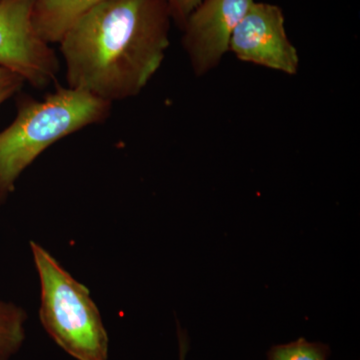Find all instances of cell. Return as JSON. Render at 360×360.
<instances>
[{
	"mask_svg": "<svg viewBox=\"0 0 360 360\" xmlns=\"http://www.w3.org/2000/svg\"><path fill=\"white\" fill-rule=\"evenodd\" d=\"M167 0H105L68 28L60 44L68 87L112 103L137 96L169 39Z\"/></svg>",
	"mask_w": 360,
	"mask_h": 360,
	"instance_id": "6da1fadb",
	"label": "cell"
},
{
	"mask_svg": "<svg viewBox=\"0 0 360 360\" xmlns=\"http://www.w3.org/2000/svg\"><path fill=\"white\" fill-rule=\"evenodd\" d=\"M111 103L71 87H58L44 101L25 99L13 122L0 132V205L20 174L54 142L106 120Z\"/></svg>",
	"mask_w": 360,
	"mask_h": 360,
	"instance_id": "7a4b0ae2",
	"label": "cell"
},
{
	"mask_svg": "<svg viewBox=\"0 0 360 360\" xmlns=\"http://www.w3.org/2000/svg\"><path fill=\"white\" fill-rule=\"evenodd\" d=\"M30 246L39 276V317L45 330L77 360H108V333L89 288L44 248L35 243Z\"/></svg>",
	"mask_w": 360,
	"mask_h": 360,
	"instance_id": "3957f363",
	"label": "cell"
},
{
	"mask_svg": "<svg viewBox=\"0 0 360 360\" xmlns=\"http://www.w3.org/2000/svg\"><path fill=\"white\" fill-rule=\"evenodd\" d=\"M35 0H0V68L15 73L37 89L51 84L58 60L33 26Z\"/></svg>",
	"mask_w": 360,
	"mask_h": 360,
	"instance_id": "277c9868",
	"label": "cell"
},
{
	"mask_svg": "<svg viewBox=\"0 0 360 360\" xmlns=\"http://www.w3.org/2000/svg\"><path fill=\"white\" fill-rule=\"evenodd\" d=\"M229 49L241 60L295 75L300 58L278 6L253 2L232 33Z\"/></svg>",
	"mask_w": 360,
	"mask_h": 360,
	"instance_id": "5b68a950",
	"label": "cell"
},
{
	"mask_svg": "<svg viewBox=\"0 0 360 360\" xmlns=\"http://www.w3.org/2000/svg\"><path fill=\"white\" fill-rule=\"evenodd\" d=\"M253 0H202L184 22V44L196 75L215 68Z\"/></svg>",
	"mask_w": 360,
	"mask_h": 360,
	"instance_id": "8992f818",
	"label": "cell"
},
{
	"mask_svg": "<svg viewBox=\"0 0 360 360\" xmlns=\"http://www.w3.org/2000/svg\"><path fill=\"white\" fill-rule=\"evenodd\" d=\"M105 0H35L32 21L35 32L46 44L60 41L73 23Z\"/></svg>",
	"mask_w": 360,
	"mask_h": 360,
	"instance_id": "52a82bcc",
	"label": "cell"
},
{
	"mask_svg": "<svg viewBox=\"0 0 360 360\" xmlns=\"http://www.w3.org/2000/svg\"><path fill=\"white\" fill-rule=\"evenodd\" d=\"M27 315L13 303L0 302V360H9L25 340Z\"/></svg>",
	"mask_w": 360,
	"mask_h": 360,
	"instance_id": "ba28073f",
	"label": "cell"
},
{
	"mask_svg": "<svg viewBox=\"0 0 360 360\" xmlns=\"http://www.w3.org/2000/svg\"><path fill=\"white\" fill-rule=\"evenodd\" d=\"M330 349L326 345L309 342L302 338L288 345H276L269 350V360H328Z\"/></svg>",
	"mask_w": 360,
	"mask_h": 360,
	"instance_id": "9c48e42d",
	"label": "cell"
},
{
	"mask_svg": "<svg viewBox=\"0 0 360 360\" xmlns=\"http://www.w3.org/2000/svg\"><path fill=\"white\" fill-rule=\"evenodd\" d=\"M170 13L175 20L184 25L187 18L191 15L202 0H167Z\"/></svg>",
	"mask_w": 360,
	"mask_h": 360,
	"instance_id": "30bf717a",
	"label": "cell"
},
{
	"mask_svg": "<svg viewBox=\"0 0 360 360\" xmlns=\"http://www.w3.org/2000/svg\"><path fill=\"white\" fill-rule=\"evenodd\" d=\"M22 78L15 73L0 68V90L7 89H20L23 84Z\"/></svg>",
	"mask_w": 360,
	"mask_h": 360,
	"instance_id": "8fae6325",
	"label": "cell"
},
{
	"mask_svg": "<svg viewBox=\"0 0 360 360\" xmlns=\"http://www.w3.org/2000/svg\"><path fill=\"white\" fill-rule=\"evenodd\" d=\"M18 89H7L0 90V105H1L4 101H6L9 97L13 96V94L18 91Z\"/></svg>",
	"mask_w": 360,
	"mask_h": 360,
	"instance_id": "7c38bea8",
	"label": "cell"
},
{
	"mask_svg": "<svg viewBox=\"0 0 360 360\" xmlns=\"http://www.w3.org/2000/svg\"><path fill=\"white\" fill-rule=\"evenodd\" d=\"M179 345H180V360H184L186 357L187 343L186 338L184 335H180L179 333Z\"/></svg>",
	"mask_w": 360,
	"mask_h": 360,
	"instance_id": "4fadbf2b",
	"label": "cell"
}]
</instances>
